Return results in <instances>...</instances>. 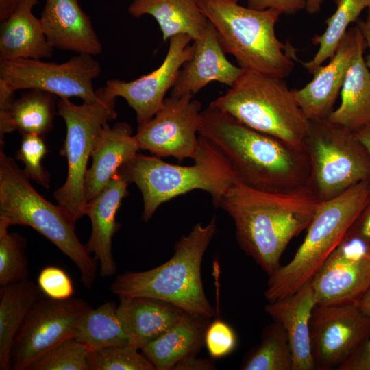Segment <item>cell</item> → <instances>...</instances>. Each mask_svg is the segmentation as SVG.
Wrapping results in <instances>:
<instances>
[{
    "label": "cell",
    "instance_id": "40",
    "mask_svg": "<svg viewBox=\"0 0 370 370\" xmlns=\"http://www.w3.org/2000/svg\"><path fill=\"white\" fill-rule=\"evenodd\" d=\"M345 236L356 238L370 246V194Z\"/></svg>",
    "mask_w": 370,
    "mask_h": 370
},
{
    "label": "cell",
    "instance_id": "30",
    "mask_svg": "<svg viewBox=\"0 0 370 370\" xmlns=\"http://www.w3.org/2000/svg\"><path fill=\"white\" fill-rule=\"evenodd\" d=\"M73 338L90 351L129 344L117 314V305L113 301L86 312L77 325Z\"/></svg>",
    "mask_w": 370,
    "mask_h": 370
},
{
    "label": "cell",
    "instance_id": "7",
    "mask_svg": "<svg viewBox=\"0 0 370 370\" xmlns=\"http://www.w3.org/2000/svg\"><path fill=\"white\" fill-rule=\"evenodd\" d=\"M370 194V180L361 182L331 199L319 202L303 243L292 260L269 275V302L293 294L312 279L345 237Z\"/></svg>",
    "mask_w": 370,
    "mask_h": 370
},
{
    "label": "cell",
    "instance_id": "23",
    "mask_svg": "<svg viewBox=\"0 0 370 370\" xmlns=\"http://www.w3.org/2000/svg\"><path fill=\"white\" fill-rule=\"evenodd\" d=\"M140 150L130 125L108 123L103 127L95 145L92 165L87 169L84 190L86 201L96 197L110 179Z\"/></svg>",
    "mask_w": 370,
    "mask_h": 370
},
{
    "label": "cell",
    "instance_id": "10",
    "mask_svg": "<svg viewBox=\"0 0 370 370\" xmlns=\"http://www.w3.org/2000/svg\"><path fill=\"white\" fill-rule=\"evenodd\" d=\"M303 147L310 167L308 189L319 202L370 180V158L354 131L328 118L310 121Z\"/></svg>",
    "mask_w": 370,
    "mask_h": 370
},
{
    "label": "cell",
    "instance_id": "28",
    "mask_svg": "<svg viewBox=\"0 0 370 370\" xmlns=\"http://www.w3.org/2000/svg\"><path fill=\"white\" fill-rule=\"evenodd\" d=\"M362 43L350 64L341 90L340 106L328 119L352 131L370 123V70L363 56Z\"/></svg>",
    "mask_w": 370,
    "mask_h": 370
},
{
    "label": "cell",
    "instance_id": "38",
    "mask_svg": "<svg viewBox=\"0 0 370 370\" xmlns=\"http://www.w3.org/2000/svg\"><path fill=\"white\" fill-rule=\"evenodd\" d=\"M38 285L46 297L53 299H69L75 292L69 275L55 266H47L41 270L38 277Z\"/></svg>",
    "mask_w": 370,
    "mask_h": 370
},
{
    "label": "cell",
    "instance_id": "31",
    "mask_svg": "<svg viewBox=\"0 0 370 370\" xmlns=\"http://www.w3.org/2000/svg\"><path fill=\"white\" fill-rule=\"evenodd\" d=\"M336 5L335 12L326 20L327 27L321 35L312 38L319 49L313 58L302 64L309 73L314 71L328 59H330L347 31L348 25L357 21L366 8L365 0H334Z\"/></svg>",
    "mask_w": 370,
    "mask_h": 370
},
{
    "label": "cell",
    "instance_id": "11",
    "mask_svg": "<svg viewBox=\"0 0 370 370\" xmlns=\"http://www.w3.org/2000/svg\"><path fill=\"white\" fill-rule=\"evenodd\" d=\"M92 56L78 53L60 64L36 59L1 61L0 79L15 91L38 89L60 98L77 97L90 103L97 99L93 80L101 73V66Z\"/></svg>",
    "mask_w": 370,
    "mask_h": 370
},
{
    "label": "cell",
    "instance_id": "8",
    "mask_svg": "<svg viewBox=\"0 0 370 370\" xmlns=\"http://www.w3.org/2000/svg\"><path fill=\"white\" fill-rule=\"evenodd\" d=\"M210 105L252 129L304 147L310 121L284 79L244 71Z\"/></svg>",
    "mask_w": 370,
    "mask_h": 370
},
{
    "label": "cell",
    "instance_id": "5",
    "mask_svg": "<svg viewBox=\"0 0 370 370\" xmlns=\"http://www.w3.org/2000/svg\"><path fill=\"white\" fill-rule=\"evenodd\" d=\"M199 140L191 166L172 164L157 156L137 153L119 169L124 179L134 183L142 193L144 221H149L162 204L195 190L208 193L217 207L227 190L240 181L212 144L200 136Z\"/></svg>",
    "mask_w": 370,
    "mask_h": 370
},
{
    "label": "cell",
    "instance_id": "16",
    "mask_svg": "<svg viewBox=\"0 0 370 370\" xmlns=\"http://www.w3.org/2000/svg\"><path fill=\"white\" fill-rule=\"evenodd\" d=\"M169 40L163 62L151 73L130 82L117 79L106 82L105 87L114 97L124 98L135 111L138 125L151 119L161 108L166 93L193 53L194 45H189L192 38L188 35L179 34Z\"/></svg>",
    "mask_w": 370,
    "mask_h": 370
},
{
    "label": "cell",
    "instance_id": "48",
    "mask_svg": "<svg viewBox=\"0 0 370 370\" xmlns=\"http://www.w3.org/2000/svg\"><path fill=\"white\" fill-rule=\"evenodd\" d=\"M366 8H368V11L370 12V0H365Z\"/></svg>",
    "mask_w": 370,
    "mask_h": 370
},
{
    "label": "cell",
    "instance_id": "20",
    "mask_svg": "<svg viewBox=\"0 0 370 370\" xmlns=\"http://www.w3.org/2000/svg\"><path fill=\"white\" fill-rule=\"evenodd\" d=\"M40 20L53 49L91 56L101 53L102 45L91 19L78 0H46Z\"/></svg>",
    "mask_w": 370,
    "mask_h": 370
},
{
    "label": "cell",
    "instance_id": "12",
    "mask_svg": "<svg viewBox=\"0 0 370 370\" xmlns=\"http://www.w3.org/2000/svg\"><path fill=\"white\" fill-rule=\"evenodd\" d=\"M91 308L86 301L75 297L58 300L40 297L14 338L12 369L28 370L46 352L73 337L79 321Z\"/></svg>",
    "mask_w": 370,
    "mask_h": 370
},
{
    "label": "cell",
    "instance_id": "34",
    "mask_svg": "<svg viewBox=\"0 0 370 370\" xmlns=\"http://www.w3.org/2000/svg\"><path fill=\"white\" fill-rule=\"evenodd\" d=\"M89 370H156L152 362L130 344L90 351Z\"/></svg>",
    "mask_w": 370,
    "mask_h": 370
},
{
    "label": "cell",
    "instance_id": "35",
    "mask_svg": "<svg viewBox=\"0 0 370 370\" xmlns=\"http://www.w3.org/2000/svg\"><path fill=\"white\" fill-rule=\"evenodd\" d=\"M90 352L84 344L71 337L46 352L28 370H89Z\"/></svg>",
    "mask_w": 370,
    "mask_h": 370
},
{
    "label": "cell",
    "instance_id": "47",
    "mask_svg": "<svg viewBox=\"0 0 370 370\" xmlns=\"http://www.w3.org/2000/svg\"><path fill=\"white\" fill-rule=\"evenodd\" d=\"M323 0H306L305 10L308 14H314L320 11Z\"/></svg>",
    "mask_w": 370,
    "mask_h": 370
},
{
    "label": "cell",
    "instance_id": "9",
    "mask_svg": "<svg viewBox=\"0 0 370 370\" xmlns=\"http://www.w3.org/2000/svg\"><path fill=\"white\" fill-rule=\"evenodd\" d=\"M97 99L77 105L60 98L58 114L65 122L66 134L60 154L67 160L64 184L53 193L58 205L74 223L85 215L84 184L87 164L105 124L116 117L114 97L105 86L97 90Z\"/></svg>",
    "mask_w": 370,
    "mask_h": 370
},
{
    "label": "cell",
    "instance_id": "26",
    "mask_svg": "<svg viewBox=\"0 0 370 370\" xmlns=\"http://www.w3.org/2000/svg\"><path fill=\"white\" fill-rule=\"evenodd\" d=\"M128 12L136 18L152 16L160 26L164 42L179 34L188 35L195 41L210 23L197 0H134Z\"/></svg>",
    "mask_w": 370,
    "mask_h": 370
},
{
    "label": "cell",
    "instance_id": "44",
    "mask_svg": "<svg viewBox=\"0 0 370 370\" xmlns=\"http://www.w3.org/2000/svg\"><path fill=\"white\" fill-rule=\"evenodd\" d=\"M22 0H0V21H4L16 10Z\"/></svg>",
    "mask_w": 370,
    "mask_h": 370
},
{
    "label": "cell",
    "instance_id": "27",
    "mask_svg": "<svg viewBox=\"0 0 370 370\" xmlns=\"http://www.w3.org/2000/svg\"><path fill=\"white\" fill-rule=\"evenodd\" d=\"M57 96L38 89H29L14 99L8 110L0 111V145L5 134L18 130L23 135L44 136L53 126Z\"/></svg>",
    "mask_w": 370,
    "mask_h": 370
},
{
    "label": "cell",
    "instance_id": "17",
    "mask_svg": "<svg viewBox=\"0 0 370 370\" xmlns=\"http://www.w3.org/2000/svg\"><path fill=\"white\" fill-rule=\"evenodd\" d=\"M365 42L359 27H350L329 63L320 66L313 73V79L304 87L293 90L297 103L309 121L327 119L332 112L347 70Z\"/></svg>",
    "mask_w": 370,
    "mask_h": 370
},
{
    "label": "cell",
    "instance_id": "32",
    "mask_svg": "<svg viewBox=\"0 0 370 370\" xmlns=\"http://www.w3.org/2000/svg\"><path fill=\"white\" fill-rule=\"evenodd\" d=\"M243 370H293V356L286 332L273 321L262 330L261 341L245 357Z\"/></svg>",
    "mask_w": 370,
    "mask_h": 370
},
{
    "label": "cell",
    "instance_id": "33",
    "mask_svg": "<svg viewBox=\"0 0 370 370\" xmlns=\"http://www.w3.org/2000/svg\"><path fill=\"white\" fill-rule=\"evenodd\" d=\"M9 226L0 221V286L27 280L29 278L25 238L17 233L9 232Z\"/></svg>",
    "mask_w": 370,
    "mask_h": 370
},
{
    "label": "cell",
    "instance_id": "39",
    "mask_svg": "<svg viewBox=\"0 0 370 370\" xmlns=\"http://www.w3.org/2000/svg\"><path fill=\"white\" fill-rule=\"evenodd\" d=\"M247 5L257 10L273 9L282 14H293L306 8V0H247Z\"/></svg>",
    "mask_w": 370,
    "mask_h": 370
},
{
    "label": "cell",
    "instance_id": "14",
    "mask_svg": "<svg viewBox=\"0 0 370 370\" xmlns=\"http://www.w3.org/2000/svg\"><path fill=\"white\" fill-rule=\"evenodd\" d=\"M310 329L315 369H337L360 343L370 338V317L356 303L317 304Z\"/></svg>",
    "mask_w": 370,
    "mask_h": 370
},
{
    "label": "cell",
    "instance_id": "18",
    "mask_svg": "<svg viewBox=\"0 0 370 370\" xmlns=\"http://www.w3.org/2000/svg\"><path fill=\"white\" fill-rule=\"evenodd\" d=\"M191 58L181 68L171 88V96L194 95L211 82H219L230 87L243 73L225 57L216 29L210 22L203 35L193 42Z\"/></svg>",
    "mask_w": 370,
    "mask_h": 370
},
{
    "label": "cell",
    "instance_id": "19",
    "mask_svg": "<svg viewBox=\"0 0 370 370\" xmlns=\"http://www.w3.org/2000/svg\"><path fill=\"white\" fill-rule=\"evenodd\" d=\"M128 184L118 171L96 197L87 201L85 214L90 218L92 230L85 247L88 254L94 255L103 278L113 275L116 271L112 251V237L119 226L115 216L128 195Z\"/></svg>",
    "mask_w": 370,
    "mask_h": 370
},
{
    "label": "cell",
    "instance_id": "2",
    "mask_svg": "<svg viewBox=\"0 0 370 370\" xmlns=\"http://www.w3.org/2000/svg\"><path fill=\"white\" fill-rule=\"evenodd\" d=\"M319 202L308 188L273 193L238 181L217 207L232 219L241 247L270 275L288 243L307 229Z\"/></svg>",
    "mask_w": 370,
    "mask_h": 370
},
{
    "label": "cell",
    "instance_id": "1",
    "mask_svg": "<svg viewBox=\"0 0 370 370\" xmlns=\"http://www.w3.org/2000/svg\"><path fill=\"white\" fill-rule=\"evenodd\" d=\"M198 135L220 151L247 186L273 193L308 188L310 167L304 147L252 129L211 105L201 111Z\"/></svg>",
    "mask_w": 370,
    "mask_h": 370
},
{
    "label": "cell",
    "instance_id": "3",
    "mask_svg": "<svg viewBox=\"0 0 370 370\" xmlns=\"http://www.w3.org/2000/svg\"><path fill=\"white\" fill-rule=\"evenodd\" d=\"M217 232V219L193 226L175 243L173 256L151 269L119 275L110 291L120 296L158 299L208 319L214 314L201 279L204 255Z\"/></svg>",
    "mask_w": 370,
    "mask_h": 370
},
{
    "label": "cell",
    "instance_id": "41",
    "mask_svg": "<svg viewBox=\"0 0 370 370\" xmlns=\"http://www.w3.org/2000/svg\"><path fill=\"white\" fill-rule=\"evenodd\" d=\"M337 369L370 370V338L360 343Z\"/></svg>",
    "mask_w": 370,
    "mask_h": 370
},
{
    "label": "cell",
    "instance_id": "29",
    "mask_svg": "<svg viewBox=\"0 0 370 370\" xmlns=\"http://www.w3.org/2000/svg\"><path fill=\"white\" fill-rule=\"evenodd\" d=\"M40 289L29 280L1 286L0 369H12L14 338L29 310L40 297Z\"/></svg>",
    "mask_w": 370,
    "mask_h": 370
},
{
    "label": "cell",
    "instance_id": "46",
    "mask_svg": "<svg viewBox=\"0 0 370 370\" xmlns=\"http://www.w3.org/2000/svg\"><path fill=\"white\" fill-rule=\"evenodd\" d=\"M356 304L360 310L370 317V287Z\"/></svg>",
    "mask_w": 370,
    "mask_h": 370
},
{
    "label": "cell",
    "instance_id": "45",
    "mask_svg": "<svg viewBox=\"0 0 370 370\" xmlns=\"http://www.w3.org/2000/svg\"><path fill=\"white\" fill-rule=\"evenodd\" d=\"M354 134L367 151L370 158V123L355 131Z\"/></svg>",
    "mask_w": 370,
    "mask_h": 370
},
{
    "label": "cell",
    "instance_id": "22",
    "mask_svg": "<svg viewBox=\"0 0 370 370\" xmlns=\"http://www.w3.org/2000/svg\"><path fill=\"white\" fill-rule=\"evenodd\" d=\"M117 314L129 344L140 350L164 334L188 313L152 298L120 296Z\"/></svg>",
    "mask_w": 370,
    "mask_h": 370
},
{
    "label": "cell",
    "instance_id": "49",
    "mask_svg": "<svg viewBox=\"0 0 370 370\" xmlns=\"http://www.w3.org/2000/svg\"><path fill=\"white\" fill-rule=\"evenodd\" d=\"M232 1H235V2H237V3H238V2L239 1H241V0H232Z\"/></svg>",
    "mask_w": 370,
    "mask_h": 370
},
{
    "label": "cell",
    "instance_id": "36",
    "mask_svg": "<svg viewBox=\"0 0 370 370\" xmlns=\"http://www.w3.org/2000/svg\"><path fill=\"white\" fill-rule=\"evenodd\" d=\"M48 152L42 136L25 134L23 135L16 158L24 164L23 171L29 180L36 182L45 188H49L50 175L42 164Z\"/></svg>",
    "mask_w": 370,
    "mask_h": 370
},
{
    "label": "cell",
    "instance_id": "13",
    "mask_svg": "<svg viewBox=\"0 0 370 370\" xmlns=\"http://www.w3.org/2000/svg\"><path fill=\"white\" fill-rule=\"evenodd\" d=\"M193 95L165 98L158 112L139 125L134 135L140 149L158 158L194 160L199 148L201 103Z\"/></svg>",
    "mask_w": 370,
    "mask_h": 370
},
{
    "label": "cell",
    "instance_id": "25",
    "mask_svg": "<svg viewBox=\"0 0 370 370\" xmlns=\"http://www.w3.org/2000/svg\"><path fill=\"white\" fill-rule=\"evenodd\" d=\"M209 319L187 314L140 350L157 370L173 369L184 358L197 355L204 344Z\"/></svg>",
    "mask_w": 370,
    "mask_h": 370
},
{
    "label": "cell",
    "instance_id": "6",
    "mask_svg": "<svg viewBox=\"0 0 370 370\" xmlns=\"http://www.w3.org/2000/svg\"><path fill=\"white\" fill-rule=\"evenodd\" d=\"M0 221L28 226L47 238L78 268L84 286L90 288L97 274V262L78 239L75 224L58 204L46 200L0 145Z\"/></svg>",
    "mask_w": 370,
    "mask_h": 370
},
{
    "label": "cell",
    "instance_id": "43",
    "mask_svg": "<svg viewBox=\"0 0 370 370\" xmlns=\"http://www.w3.org/2000/svg\"><path fill=\"white\" fill-rule=\"evenodd\" d=\"M357 26L360 29L366 43V46L369 49V54L365 58V64L370 70V12L368 11V14L365 20H359L357 23Z\"/></svg>",
    "mask_w": 370,
    "mask_h": 370
},
{
    "label": "cell",
    "instance_id": "21",
    "mask_svg": "<svg viewBox=\"0 0 370 370\" xmlns=\"http://www.w3.org/2000/svg\"><path fill=\"white\" fill-rule=\"evenodd\" d=\"M317 305L311 280L296 292L265 306L266 312L284 327L293 356V370H314L310 320Z\"/></svg>",
    "mask_w": 370,
    "mask_h": 370
},
{
    "label": "cell",
    "instance_id": "24",
    "mask_svg": "<svg viewBox=\"0 0 370 370\" xmlns=\"http://www.w3.org/2000/svg\"><path fill=\"white\" fill-rule=\"evenodd\" d=\"M38 0H22L14 13L1 22L0 62L50 58L49 44L40 18L33 14Z\"/></svg>",
    "mask_w": 370,
    "mask_h": 370
},
{
    "label": "cell",
    "instance_id": "42",
    "mask_svg": "<svg viewBox=\"0 0 370 370\" xmlns=\"http://www.w3.org/2000/svg\"><path fill=\"white\" fill-rule=\"evenodd\" d=\"M177 370H210L215 369L214 365L206 359H200L196 355L189 356L180 361L173 368Z\"/></svg>",
    "mask_w": 370,
    "mask_h": 370
},
{
    "label": "cell",
    "instance_id": "15",
    "mask_svg": "<svg viewBox=\"0 0 370 370\" xmlns=\"http://www.w3.org/2000/svg\"><path fill=\"white\" fill-rule=\"evenodd\" d=\"M317 304L357 303L370 287V246L345 236L311 280Z\"/></svg>",
    "mask_w": 370,
    "mask_h": 370
},
{
    "label": "cell",
    "instance_id": "37",
    "mask_svg": "<svg viewBox=\"0 0 370 370\" xmlns=\"http://www.w3.org/2000/svg\"><path fill=\"white\" fill-rule=\"evenodd\" d=\"M204 343L210 356L219 358L229 355L234 350L237 338L234 330L227 323L217 319L208 324Z\"/></svg>",
    "mask_w": 370,
    "mask_h": 370
},
{
    "label": "cell",
    "instance_id": "4",
    "mask_svg": "<svg viewBox=\"0 0 370 370\" xmlns=\"http://www.w3.org/2000/svg\"><path fill=\"white\" fill-rule=\"evenodd\" d=\"M197 1L224 52L232 55L243 70L284 79L291 75L296 49L276 36L280 12L245 8L232 0Z\"/></svg>",
    "mask_w": 370,
    "mask_h": 370
}]
</instances>
